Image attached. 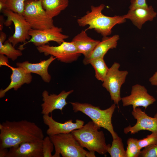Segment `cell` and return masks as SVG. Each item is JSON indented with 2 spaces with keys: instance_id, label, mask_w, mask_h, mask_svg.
I'll list each match as a JSON object with an SVG mask.
<instances>
[{
  "instance_id": "1",
  "label": "cell",
  "mask_w": 157,
  "mask_h": 157,
  "mask_svg": "<svg viewBox=\"0 0 157 157\" xmlns=\"http://www.w3.org/2000/svg\"><path fill=\"white\" fill-rule=\"evenodd\" d=\"M42 129L35 123L27 120H6L0 124V148H9L24 142L42 140Z\"/></svg>"
},
{
  "instance_id": "2",
  "label": "cell",
  "mask_w": 157,
  "mask_h": 157,
  "mask_svg": "<svg viewBox=\"0 0 157 157\" xmlns=\"http://www.w3.org/2000/svg\"><path fill=\"white\" fill-rule=\"evenodd\" d=\"M105 7L104 4L97 6H91V11H87L85 15L77 19L78 25L81 27L88 25L86 30L93 29L103 37L110 35L114 26L125 22L126 19L123 15L112 17L105 15L102 13Z\"/></svg>"
},
{
  "instance_id": "3",
  "label": "cell",
  "mask_w": 157,
  "mask_h": 157,
  "mask_svg": "<svg viewBox=\"0 0 157 157\" xmlns=\"http://www.w3.org/2000/svg\"><path fill=\"white\" fill-rule=\"evenodd\" d=\"M100 128L91 121L81 128L74 130L71 133L83 148L90 151L104 155L108 152L110 144H106L104 132L99 131Z\"/></svg>"
},
{
  "instance_id": "4",
  "label": "cell",
  "mask_w": 157,
  "mask_h": 157,
  "mask_svg": "<svg viewBox=\"0 0 157 157\" xmlns=\"http://www.w3.org/2000/svg\"><path fill=\"white\" fill-rule=\"evenodd\" d=\"M70 103L74 112L80 111L88 116L97 125L107 130L111 134L113 140L118 136L114 131L112 123V117L116 108V104L114 103L109 108L102 110L99 106L88 103L78 102Z\"/></svg>"
},
{
  "instance_id": "5",
  "label": "cell",
  "mask_w": 157,
  "mask_h": 157,
  "mask_svg": "<svg viewBox=\"0 0 157 157\" xmlns=\"http://www.w3.org/2000/svg\"><path fill=\"white\" fill-rule=\"evenodd\" d=\"M55 149L52 157H94L95 152L87 151L71 133L49 136Z\"/></svg>"
},
{
  "instance_id": "6",
  "label": "cell",
  "mask_w": 157,
  "mask_h": 157,
  "mask_svg": "<svg viewBox=\"0 0 157 157\" xmlns=\"http://www.w3.org/2000/svg\"><path fill=\"white\" fill-rule=\"evenodd\" d=\"M32 29L43 30L53 26V18L43 8L41 0H27L22 14Z\"/></svg>"
},
{
  "instance_id": "7",
  "label": "cell",
  "mask_w": 157,
  "mask_h": 157,
  "mask_svg": "<svg viewBox=\"0 0 157 157\" xmlns=\"http://www.w3.org/2000/svg\"><path fill=\"white\" fill-rule=\"evenodd\" d=\"M120 67L119 63L114 62L109 68L102 84L103 87L109 92L111 100L116 104H118L121 100V87L128 74L127 71L119 70Z\"/></svg>"
},
{
  "instance_id": "8",
  "label": "cell",
  "mask_w": 157,
  "mask_h": 157,
  "mask_svg": "<svg viewBox=\"0 0 157 157\" xmlns=\"http://www.w3.org/2000/svg\"><path fill=\"white\" fill-rule=\"evenodd\" d=\"M2 11L7 17L5 25L8 26L12 22L14 24V33L8 39L13 46L15 47L20 42L24 43L26 40H29L31 37L29 33L31 28L23 15L6 8Z\"/></svg>"
},
{
  "instance_id": "9",
  "label": "cell",
  "mask_w": 157,
  "mask_h": 157,
  "mask_svg": "<svg viewBox=\"0 0 157 157\" xmlns=\"http://www.w3.org/2000/svg\"><path fill=\"white\" fill-rule=\"evenodd\" d=\"M62 31L61 28L55 26L43 30L31 28L29 33L31 38L20 45L18 49L22 50L24 49V46L30 42H32L37 47L46 44L50 41L56 42L59 45L69 38L68 35L62 33Z\"/></svg>"
},
{
  "instance_id": "10",
  "label": "cell",
  "mask_w": 157,
  "mask_h": 157,
  "mask_svg": "<svg viewBox=\"0 0 157 157\" xmlns=\"http://www.w3.org/2000/svg\"><path fill=\"white\" fill-rule=\"evenodd\" d=\"M38 51L45 56H52L60 62L69 63L76 61L81 54L72 42H63L58 46L45 44L37 47Z\"/></svg>"
},
{
  "instance_id": "11",
  "label": "cell",
  "mask_w": 157,
  "mask_h": 157,
  "mask_svg": "<svg viewBox=\"0 0 157 157\" xmlns=\"http://www.w3.org/2000/svg\"><path fill=\"white\" fill-rule=\"evenodd\" d=\"M131 113L134 118L137 120V122L132 126L130 125L124 128V133L130 132L134 134L141 130H147L157 133V113L154 117H150L139 107L133 108Z\"/></svg>"
},
{
  "instance_id": "12",
  "label": "cell",
  "mask_w": 157,
  "mask_h": 157,
  "mask_svg": "<svg viewBox=\"0 0 157 157\" xmlns=\"http://www.w3.org/2000/svg\"><path fill=\"white\" fill-rule=\"evenodd\" d=\"M121 100L123 106L132 105L133 108L142 106L146 109L156 99L148 93L144 86L136 84L132 86L130 95L122 98Z\"/></svg>"
},
{
  "instance_id": "13",
  "label": "cell",
  "mask_w": 157,
  "mask_h": 157,
  "mask_svg": "<svg viewBox=\"0 0 157 157\" xmlns=\"http://www.w3.org/2000/svg\"><path fill=\"white\" fill-rule=\"evenodd\" d=\"M73 92V90L67 92L63 90L58 94H49L47 91H44L42 94L43 102L41 105V114L43 115H49L56 109L60 110L62 111L63 108L68 103L66 101V99Z\"/></svg>"
},
{
  "instance_id": "14",
  "label": "cell",
  "mask_w": 157,
  "mask_h": 157,
  "mask_svg": "<svg viewBox=\"0 0 157 157\" xmlns=\"http://www.w3.org/2000/svg\"><path fill=\"white\" fill-rule=\"evenodd\" d=\"M42 118L44 124L48 127L46 133L49 136L71 133L74 130L81 128L84 123L83 121L78 119L76 120L75 123L73 122L72 119L64 123L59 122L53 119L51 114L50 116L49 115H43Z\"/></svg>"
},
{
  "instance_id": "15",
  "label": "cell",
  "mask_w": 157,
  "mask_h": 157,
  "mask_svg": "<svg viewBox=\"0 0 157 157\" xmlns=\"http://www.w3.org/2000/svg\"><path fill=\"white\" fill-rule=\"evenodd\" d=\"M42 140L24 142L10 147L6 157H43Z\"/></svg>"
},
{
  "instance_id": "16",
  "label": "cell",
  "mask_w": 157,
  "mask_h": 157,
  "mask_svg": "<svg viewBox=\"0 0 157 157\" xmlns=\"http://www.w3.org/2000/svg\"><path fill=\"white\" fill-rule=\"evenodd\" d=\"M56 58L52 56L46 60L37 63H31L28 61L16 63L17 67H20L28 73H34L39 75L44 82L48 83L51 76L49 73L48 68L51 63Z\"/></svg>"
},
{
  "instance_id": "17",
  "label": "cell",
  "mask_w": 157,
  "mask_h": 157,
  "mask_svg": "<svg viewBox=\"0 0 157 157\" xmlns=\"http://www.w3.org/2000/svg\"><path fill=\"white\" fill-rule=\"evenodd\" d=\"M156 15L153 7L150 6L147 8L129 9L126 14L123 16L125 19H130L134 25L140 29L146 22L153 20Z\"/></svg>"
},
{
  "instance_id": "18",
  "label": "cell",
  "mask_w": 157,
  "mask_h": 157,
  "mask_svg": "<svg viewBox=\"0 0 157 157\" xmlns=\"http://www.w3.org/2000/svg\"><path fill=\"white\" fill-rule=\"evenodd\" d=\"M8 67L12 71V74L10 77V82L5 89L0 90V98L4 97L6 93L12 89L13 88L15 90H17L23 84H29L32 81V76L31 73L26 72L20 67L15 68L10 65Z\"/></svg>"
},
{
  "instance_id": "19",
  "label": "cell",
  "mask_w": 157,
  "mask_h": 157,
  "mask_svg": "<svg viewBox=\"0 0 157 157\" xmlns=\"http://www.w3.org/2000/svg\"><path fill=\"white\" fill-rule=\"evenodd\" d=\"M119 39V36L117 34L110 37H103L101 41L96 46L90 55L87 58H84L83 60V64L88 65L90 61L95 58H104L109 49L116 48Z\"/></svg>"
},
{
  "instance_id": "20",
  "label": "cell",
  "mask_w": 157,
  "mask_h": 157,
  "mask_svg": "<svg viewBox=\"0 0 157 157\" xmlns=\"http://www.w3.org/2000/svg\"><path fill=\"white\" fill-rule=\"evenodd\" d=\"M100 41L89 37L85 30H82L73 38L71 41L78 52L83 54L84 58H88Z\"/></svg>"
},
{
  "instance_id": "21",
  "label": "cell",
  "mask_w": 157,
  "mask_h": 157,
  "mask_svg": "<svg viewBox=\"0 0 157 157\" xmlns=\"http://www.w3.org/2000/svg\"><path fill=\"white\" fill-rule=\"evenodd\" d=\"M42 6L51 18L58 15L68 6L69 0H41Z\"/></svg>"
},
{
  "instance_id": "22",
  "label": "cell",
  "mask_w": 157,
  "mask_h": 157,
  "mask_svg": "<svg viewBox=\"0 0 157 157\" xmlns=\"http://www.w3.org/2000/svg\"><path fill=\"white\" fill-rule=\"evenodd\" d=\"M89 64H91L94 69L96 78L103 82L109 69L104 58H100L92 59L89 61Z\"/></svg>"
},
{
  "instance_id": "23",
  "label": "cell",
  "mask_w": 157,
  "mask_h": 157,
  "mask_svg": "<svg viewBox=\"0 0 157 157\" xmlns=\"http://www.w3.org/2000/svg\"><path fill=\"white\" fill-rule=\"evenodd\" d=\"M0 54H3L12 60H15L22 55L21 50L16 49L8 40L3 43L0 41Z\"/></svg>"
},
{
  "instance_id": "24",
  "label": "cell",
  "mask_w": 157,
  "mask_h": 157,
  "mask_svg": "<svg viewBox=\"0 0 157 157\" xmlns=\"http://www.w3.org/2000/svg\"><path fill=\"white\" fill-rule=\"evenodd\" d=\"M107 152L111 157H126L125 151L122 139L119 136L113 139L111 145L110 144Z\"/></svg>"
},
{
  "instance_id": "25",
  "label": "cell",
  "mask_w": 157,
  "mask_h": 157,
  "mask_svg": "<svg viewBox=\"0 0 157 157\" xmlns=\"http://www.w3.org/2000/svg\"><path fill=\"white\" fill-rule=\"evenodd\" d=\"M138 139L130 138L127 141V147L125 151L126 157H139L141 149L138 145Z\"/></svg>"
},
{
  "instance_id": "26",
  "label": "cell",
  "mask_w": 157,
  "mask_h": 157,
  "mask_svg": "<svg viewBox=\"0 0 157 157\" xmlns=\"http://www.w3.org/2000/svg\"><path fill=\"white\" fill-rule=\"evenodd\" d=\"M27 0H7L6 8L22 15L25 3Z\"/></svg>"
},
{
  "instance_id": "27",
  "label": "cell",
  "mask_w": 157,
  "mask_h": 157,
  "mask_svg": "<svg viewBox=\"0 0 157 157\" xmlns=\"http://www.w3.org/2000/svg\"><path fill=\"white\" fill-rule=\"evenodd\" d=\"M54 146L49 136L44 137L42 140V149L43 157H52L51 153Z\"/></svg>"
},
{
  "instance_id": "28",
  "label": "cell",
  "mask_w": 157,
  "mask_h": 157,
  "mask_svg": "<svg viewBox=\"0 0 157 157\" xmlns=\"http://www.w3.org/2000/svg\"><path fill=\"white\" fill-rule=\"evenodd\" d=\"M138 144L140 149L157 144V133H152L143 139L138 140Z\"/></svg>"
},
{
  "instance_id": "29",
  "label": "cell",
  "mask_w": 157,
  "mask_h": 157,
  "mask_svg": "<svg viewBox=\"0 0 157 157\" xmlns=\"http://www.w3.org/2000/svg\"><path fill=\"white\" fill-rule=\"evenodd\" d=\"M139 157H157V144L144 148L141 151Z\"/></svg>"
},
{
  "instance_id": "30",
  "label": "cell",
  "mask_w": 157,
  "mask_h": 157,
  "mask_svg": "<svg viewBox=\"0 0 157 157\" xmlns=\"http://www.w3.org/2000/svg\"><path fill=\"white\" fill-rule=\"evenodd\" d=\"M130 3L129 8L131 10L138 8H147L148 6L146 0H131Z\"/></svg>"
},
{
  "instance_id": "31",
  "label": "cell",
  "mask_w": 157,
  "mask_h": 157,
  "mask_svg": "<svg viewBox=\"0 0 157 157\" xmlns=\"http://www.w3.org/2000/svg\"><path fill=\"white\" fill-rule=\"evenodd\" d=\"M8 58L5 55L0 54V67L5 65L9 66Z\"/></svg>"
},
{
  "instance_id": "32",
  "label": "cell",
  "mask_w": 157,
  "mask_h": 157,
  "mask_svg": "<svg viewBox=\"0 0 157 157\" xmlns=\"http://www.w3.org/2000/svg\"><path fill=\"white\" fill-rule=\"evenodd\" d=\"M149 81L152 85L157 86V71L149 78Z\"/></svg>"
},
{
  "instance_id": "33",
  "label": "cell",
  "mask_w": 157,
  "mask_h": 157,
  "mask_svg": "<svg viewBox=\"0 0 157 157\" xmlns=\"http://www.w3.org/2000/svg\"><path fill=\"white\" fill-rule=\"evenodd\" d=\"M8 148H0V157H6L8 151Z\"/></svg>"
},
{
  "instance_id": "34",
  "label": "cell",
  "mask_w": 157,
  "mask_h": 157,
  "mask_svg": "<svg viewBox=\"0 0 157 157\" xmlns=\"http://www.w3.org/2000/svg\"><path fill=\"white\" fill-rule=\"evenodd\" d=\"M6 1L0 0V11H2L3 10L6 8Z\"/></svg>"
},
{
  "instance_id": "35",
  "label": "cell",
  "mask_w": 157,
  "mask_h": 157,
  "mask_svg": "<svg viewBox=\"0 0 157 157\" xmlns=\"http://www.w3.org/2000/svg\"><path fill=\"white\" fill-rule=\"evenodd\" d=\"M3 0V1H6L7 0Z\"/></svg>"
},
{
  "instance_id": "36",
  "label": "cell",
  "mask_w": 157,
  "mask_h": 157,
  "mask_svg": "<svg viewBox=\"0 0 157 157\" xmlns=\"http://www.w3.org/2000/svg\"></svg>"
},
{
  "instance_id": "37",
  "label": "cell",
  "mask_w": 157,
  "mask_h": 157,
  "mask_svg": "<svg viewBox=\"0 0 157 157\" xmlns=\"http://www.w3.org/2000/svg\"><path fill=\"white\" fill-rule=\"evenodd\" d=\"M156 92H157V91H156Z\"/></svg>"
}]
</instances>
